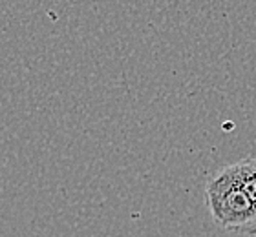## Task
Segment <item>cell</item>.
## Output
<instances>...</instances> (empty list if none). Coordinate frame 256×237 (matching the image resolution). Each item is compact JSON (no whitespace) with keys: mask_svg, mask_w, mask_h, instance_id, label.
<instances>
[{"mask_svg":"<svg viewBox=\"0 0 256 237\" xmlns=\"http://www.w3.org/2000/svg\"><path fill=\"white\" fill-rule=\"evenodd\" d=\"M205 203L220 228L240 236H256V206L242 186L234 164L224 166L205 186Z\"/></svg>","mask_w":256,"mask_h":237,"instance_id":"1","label":"cell"},{"mask_svg":"<svg viewBox=\"0 0 256 237\" xmlns=\"http://www.w3.org/2000/svg\"><path fill=\"white\" fill-rule=\"evenodd\" d=\"M234 168L238 172L242 186L246 188V192L256 206V157L242 159V161L234 163Z\"/></svg>","mask_w":256,"mask_h":237,"instance_id":"2","label":"cell"}]
</instances>
